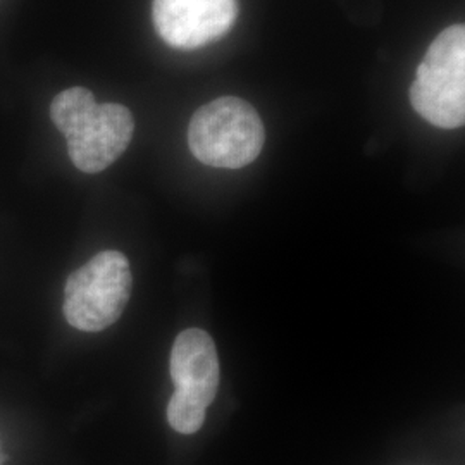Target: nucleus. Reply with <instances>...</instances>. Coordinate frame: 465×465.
<instances>
[{"label":"nucleus","instance_id":"obj_6","mask_svg":"<svg viewBox=\"0 0 465 465\" xmlns=\"http://www.w3.org/2000/svg\"><path fill=\"white\" fill-rule=\"evenodd\" d=\"M152 19L169 47L200 49L232 30L238 0H153Z\"/></svg>","mask_w":465,"mask_h":465},{"label":"nucleus","instance_id":"obj_4","mask_svg":"<svg viewBox=\"0 0 465 465\" xmlns=\"http://www.w3.org/2000/svg\"><path fill=\"white\" fill-rule=\"evenodd\" d=\"M132 269L124 253L104 250L76 269L64 286V317L69 326L97 332L113 326L132 297Z\"/></svg>","mask_w":465,"mask_h":465},{"label":"nucleus","instance_id":"obj_2","mask_svg":"<svg viewBox=\"0 0 465 465\" xmlns=\"http://www.w3.org/2000/svg\"><path fill=\"white\" fill-rule=\"evenodd\" d=\"M266 132L262 119L249 102L221 97L200 109L188 126V145L202 164L240 169L262 152Z\"/></svg>","mask_w":465,"mask_h":465},{"label":"nucleus","instance_id":"obj_1","mask_svg":"<svg viewBox=\"0 0 465 465\" xmlns=\"http://www.w3.org/2000/svg\"><path fill=\"white\" fill-rule=\"evenodd\" d=\"M50 117L66 136L73 164L86 174H97L114 164L134 138L130 109L121 104H97L84 86L57 94L50 104Z\"/></svg>","mask_w":465,"mask_h":465},{"label":"nucleus","instance_id":"obj_5","mask_svg":"<svg viewBox=\"0 0 465 465\" xmlns=\"http://www.w3.org/2000/svg\"><path fill=\"white\" fill-rule=\"evenodd\" d=\"M174 393L167 403V422L174 431L193 434L205 422L216 399L221 369L214 340L197 328L180 332L169 361Z\"/></svg>","mask_w":465,"mask_h":465},{"label":"nucleus","instance_id":"obj_3","mask_svg":"<svg viewBox=\"0 0 465 465\" xmlns=\"http://www.w3.org/2000/svg\"><path fill=\"white\" fill-rule=\"evenodd\" d=\"M409 97L417 114L432 126L443 130L464 126V25H453L434 38L417 67Z\"/></svg>","mask_w":465,"mask_h":465}]
</instances>
